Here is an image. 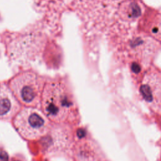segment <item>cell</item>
<instances>
[{
    "mask_svg": "<svg viewBox=\"0 0 161 161\" xmlns=\"http://www.w3.org/2000/svg\"><path fill=\"white\" fill-rule=\"evenodd\" d=\"M13 124L17 132L28 140H35L44 136L49 128L47 117L33 108L22 110L15 117Z\"/></svg>",
    "mask_w": 161,
    "mask_h": 161,
    "instance_id": "cell-3",
    "label": "cell"
},
{
    "mask_svg": "<svg viewBox=\"0 0 161 161\" xmlns=\"http://www.w3.org/2000/svg\"><path fill=\"white\" fill-rule=\"evenodd\" d=\"M73 97L61 81L49 82L42 92V104L44 114L55 122L65 120L74 107Z\"/></svg>",
    "mask_w": 161,
    "mask_h": 161,
    "instance_id": "cell-1",
    "label": "cell"
},
{
    "mask_svg": "<svg viewBox=\"0 0 161 161\" xmlns=\"http://www.w3.org/2000/svg\"><path fill=\"white\" fill-rule=\"evenodd\" d=\"M43 80L35 73L27 72L20 74L10 81V88L15 97L28 106L40 104Z\"/></svg>",
    "mask_w": 161,
    "mask_h": 161,
    "instance_id": "cell-2",
    "label": "cell"
},
{
    "mask_svg": "<svg viewBox=\"0 0 161 161\" xmlns=\"http://www.w3.org/2000/svg\"><path fill=\"white\" fill-rule=\"evenodd\" d=\"M132 69L133 72H139L140 71V67L139 65H137V64H133L132 66Z\"/></svg>",
    "mask_w": 161,
    "mask_h": 161,
    "instance_id": "cell-8",
    "label": "cell"
},
{
    "mask_svg": "<svg viewBox=\"0 0 161 161\" xmlns=\"http://www.w3.org/2000/svg\"><path fill=\"white\" fill-rule=\"evenodd\" d=\"M78 136L79 137V138H82L84 137V132L82 130H81L79 129V130H78Z\"/></svg>",
    "mask_w": 161,
    "mask_h": 161,
    "instance_id": "cell-9",
    "label": "cell"
},
{
    "mask_svg": "<svg viewBox=\"0 0 161 161\" xmlns=\"http://www.w3.org/2000/svg\"><path fill=\"white\" fill-rule=\"evenodd\" d=\"M152 33L156 36L161 37V21L155 25L154 28L152 29Z\"/></svg>",
    "mask_w": 161,
    "mask_h": 161,
    "instance_id": "cell-6",
    "label": "cell"
},
{
    "mask_svg": "<svg viewBox=\"0 0 161 161\" xmlns=\"http://www.w3.org/2000/svg\"><path fill=\"white\" fill-rule=\"evenodd\" d=\"M0 161H8V156L5 151L0 153Z\"/></svg>",
    "mask_w": 161,
    "mask_h": 161,
    "instance_id": "cell-7",
    "label": "cell"
},
{
    "mask_svg": "<svg viewBox=\"0 0 161 161\" xmlns=\"http://www.w3.org/2000/svg\"><path fill=\"white\" fill-rule=\"evenodd\" d=\"M19 109L18 101L5 84L0 83V118H12Z\"/></svg>",
    "mask_w": 161,
    "mask_h": 161,
    "instance_id": "cell-4",
    "label": "cell"
},
{
    "mask_svg": "<svg viewBox=\"0 0 161 161\" xmlns=\"http://www.w3.org/2000/svg\"><path fill=\"white\" fill-rule=\"evenodd\" d=\"M75 156L79 161H97L94 147L88 140H82L76 145Z\"/></svg>",
    "mask_w": 161,
    "mask_h": 161,
    "instance_id": "cell-5",
    "label": "cell"
}]
</instances>
